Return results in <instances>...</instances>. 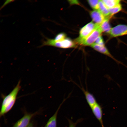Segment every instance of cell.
<instances>
[{
    "instance_id": "obj_1",
    "label": "cell",
    "mask_w": 127,
    "mask_h": 127,
    "mask_svg": "<svg viewBox=\"0 0 127 127\" xmlns=\"http://www.w3.org/2000/svg\"><path fill=\"white\" fill-rule=\"evenodd\" d=\"M20 82V80L18 81L16 86L8 95L2 96L3 100L0 112V117L9 111L14 106L21 89Z\"/></svg>"
},
{
    "instance_id": "obj_2",
    "label": "cell",
    "mask_w": 127,
    "mask_h": 127,
    "mask_svg": "<svg viewBox=\"0 0 127 127\" xmlns=\"http://www.w3.org/2000/svg\"><path fill=\"white\" fill-rule=\"evenodd\" d=\"M45 46H50L64 48H73L75 46L74 43L68 38H66L61 41L58 42L55 41L54 39H46V40L42 41V44L40 47Z\"/></svg>"
},
{
    "instance_id": "obj_3",
    "label": "cell",
    "mask_w": 127,
    "mask_h": 127,
    "mask_svg": "<svg viewBox=\"0 0 127 127\" xmlns=\"http://www.w3.org/2000/svg\"><path fill=\"white\" fill-rule=\"evenodd\" d=\"M99 27L94 30L85 38L80 40L76 39L75 40L76 43L85 46H91L94 43L98 38L101 35L102 33Z\"/></svg>"
},
{
    "instance_id": "obj_4",
    "label": "cell",
    "mask_w": 127,
    "mask_h": 127,
    "mask_svg": "<svg viewBox=\"0 0 127 127\" xmlns=\"http://www.w3.org/2000/svg\"><path fill=\"white\" fill-rule=\"evenodd\" d=\"M100 25L95 24L92 21L89 22L81 29L79 32V36L76 39L80 40L85 38L99 27Z\"/></svg>"
},
{
    "instance_id": "obj_5",
    "label": "cell",
    "mask_w": 127,
    "mask_h": 127,
    "mask_svg": "<svg viewBox=\"0 0 127 127\" xmlns=\"http://www.w3.org/2000/svg\"><path fill=\"white\" fill-rule=\"evenodd\" d=\"M111 38L127 35V25L120 24L112 28L108 33Z\"/></svg>"
},
{
    "instance_id": "obj_6",
    "label": "cell",
    "mask_w": 127,
    "mask_h": 127,
    "mask_svg": "<svg viewBox=\"0 0 127 127\" xmlns=\"http://www.w3.org/2000/svg\"><path fill=\"white\" fill-rule=\"evenodd\" d=\"M37 113H26L24 115L17 121L12 127H27L30 123L32 119Z\"/></svg>"
},
{
    "instance_id": "obj_7",
    "label": "cell",
    "mask_w": 127,
    "mask_h": 127,
    "mask_svg": "<svg viewBox=\"0 0 127 127\" xmlns=\"http://www.w3.org/2000/svg\"><path fill=\"white\" fill-rule=\"evenodd\" d=\"M90 13L92 22L97 25H100L106 18L98 10L91 11Z\"/></svg>"
},
{
    "instance_id": "obj_8",
    "label": "cell",
    "mask_w": 127,
    "mask_h": 127,
    "mask_svg": "<svg viewBox=\"0 0 127 127\" xmlns=\"http://www.w3.org/2000/svg\"><path fill=\"white\" fill-rule=\"evenodd\" d=\"M91 109L93 113L99 122L102 127H104L102 120L103 111L101 106L97 103Z\"/></svg>"
},
{
    "instance_id": "obj_9",
    "label": "cell",
    "mask_w": 127,
    "mask_h": 127,
    "mask_svg": "<svg viewBox=\"0 0 127 127\" xmlns=\"http://www.w3.org/2000/svg\"><path fill=\"white\" fill-rule=\"evenodd\" d=\"M66 99H64L59 105L55 113L48 119L44 127H57V118L58 113L61 106Z\"/></svg>"
},
{
    "instance_id": "obj_10",
    "label": "cell",
    "mask_w": 127,
    "mask_h": 127,
    "mask_svg": "<svg viewBox=\"0 0 127 127\" xmlns=\"http://www.w3.org/2000/svg\"><path fill=\"white\" fill-rule=\"evenodd\" d=\"M87 102L90 107L92 108L97 103L93 95L87 90L82 89Z\"/></svg>"
},
{
    "instance_id": "obj_11",
    "label": "cell",
    "mask_w": 127,
    "mask_h": 127,
    "mask_svg": "<svg viewBox=\"0 0 127 127\" xmlns=\"http://www.w3.org/2000/svg\"><path fill=\"white\" fill-rule=\"evenodd\" d=\"M111 16L105 18L103 21L100 25L99 27L102 32L108 33L112 28L109 23V20Z\"/></svg>"
},
{
    "instance_id": "obj_12",
    "label": "cell",
    "mask_w": 127,
    "mask_h": 127,
    "mask_svg": "<svg viewBox=\"0 0 127 127\" xmlns=\"http://www.w3.org/2000/svg\"><path fill=\"white\" fill-rule=\"evenodd\" d=\"M91 46L96 51L108 56L111 54L105 45H100L94 43Z\"/></svg>"
},
{
    "instance_id": "obj_13",
    "label": "cell",
    "mask_w": 127,
    "mask_h": 127,
    "mask_svg": "<svg viewBox=\"0 0 127 127\" xmlns=\"http://www.w3.org/2000/svg\"><path fill=\"white\" fill-rule=\"evenodd\" d=\"M98 10L105 17L111 16L108 8L105 6L102 0L99 1Z\"/></svg>"
},
{
    "instance_id": "obj_14",
    "label": "cell",
    "mask_w": 127,
    "mask_h": 127,
    "mask_svg": "<svg viewBox=\"0 0 127 127\" xmlns=\"http://www.w3.org/2000/svg\"><path fill=\"white\" fill-rule=\"evenodd\" d=\"M105 6L108 8L114 7L120 3V0H102Z\"/></svg>"
},
{
    "instance_id": "obj_15",
    "label": "cell",
    "mask_w": 127,
    "mask_h": 127,
    "mask_svg": "<svg viewBox=\"0 0 127 127\" xmlns=\"http://www.w3.org/2000/svg\"><path fill=\"white\" fill-rule=\"evenodd\" d=\"M108 9L110 16H112L115 14L120 11L122 9V7L120 3L114 7Z\"/></svg>"
},
{
    "instance_id": "obj_16",
    "label": "cell",
    "mask_w": 127,
    "mask_h": 127,
    "mask_svg": "<svg viewBox=\"0 0 127 127\" xmlns=\"http://www.w3.org/2000/svg\"><path fill=\"white\" fill-rule=\"evenodd\" d=\"M100 0H88L89 4L94 10H98L99 8V3Z\"/></svg>"
},
{
    "instance_id": "obj_17",
    "label": "cell",
    "mask_w": 127,
    "mask_h": 127,
    "mask_svg": "<svg viewBox=\"0 0 127 127\" xmlns=\"http://www.w3.org/2000/svg\"><path fill=\"white\" fill-rule=\"evenodd\" d=\"M69 124V127H76L77 125L79 123L81 122L83 120V118H80L78 119L75 122H73L72 120L67 119Z\"/></svg>"
},
{
    "instance_id": "obj_18",
    "label": "cell",
    "mask_w": 127,
    "mask_h": 127,
    "mask_svg": "<svg viewBox=\"0 0 127 127\" xmlns=\"http://www.w3.org/2000/svg\"><path fill=\"white\" fill-rule=\"evenodd\" d=\"M66 36V34L64 33H60L56 36L54 40L56 42L60 41L65 39Z\"/></svg>"
},
{
    "instance_id": "obj_19",
    "label": "cell",
    "mask_w": 127,
    "mask_h": 127,
    "mask_svg": "<svg viewBox=\"0 0 127 127\" xmlns=\"http://www.w3.org/2000/svg\"><path fill=\"white\" fill-rule=\"evenodd\" d=\"M94 43L100 45H105L103 39L101 35L98 38Z\"/></svg>"
},
{
    "instance_id": "obj_20",
    "label": "cell",
    "mask_w": 127,
    "mask_h": 127,
    "mask_svg": "<svg viewBox=\"0 0 127 127\" xmlns=\"http://www.w3.org/2000/svg\"><path fill=\"white\" fill-rule=\"evenodd\" d=\"M27 127H34L32 123H30Z\"/></svg>"
}]
</instances>
